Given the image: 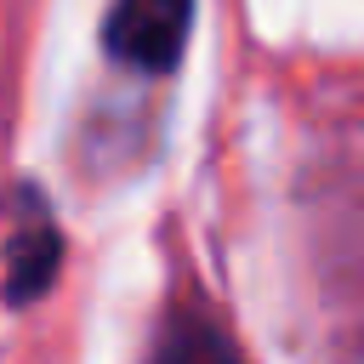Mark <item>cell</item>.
<instances>
[{
	"label": "cell",
	"mask_w": 364,
	"mask_h": 364,
	"mask_svg": "<svg viewBox=\"0 0 364 364\" xmlns=\"http://www.w3.org/2000/svg\"><path fill=\"white\" fill-rule=\"evenodd\" d=\"M347 364H364V341H358V353H353V358H347Z\"/></svg>",
	"instance_id": "277c9868"
},
{
	"label": "cell",
	"mask_w": 364,
	"mask_h": 364,
	"mask_svg": "<svg viewBox=\"0 0 364 364\" xmlns=\"http://www.w3.org/2000/svg\"><path fill=\"white\" fill-rule=\"evenodd\" d=\"M63 262V233L51 228V210L34 188L17 193V222L6 239V301H34Z\"/></svg>",
	"instance_id": "7a4b0ae2"
},
{
	"label": "cell",
	"mask_w": 364,
	"mask_h": 364,
	"mask_svg": "<svg viewBox=\"0 0 364 364\" xmlns=\"http://www.w3.org/2000/svg\"><path fill=\"white\" fill-rule=\"evenodd\" d=\"M188 23H193V0H114L102 23V46L114 63L136 74H165L182 57Z\"/></svg>",
	"instance_id": "6da1fadb"
},
{
	"label": "cell",
	"mask_w": 364,
	"mask_h": 364,
	"mask_svg": "<svg viewBox=\"0 0 364 364\" xmlns=\"http://www.w3.org/2000/svg\"><path fill=\"white\" fill-rule=\"evenodd\" d=\"M148 364H245V358H239V347L228 341V330H222L216 318L182 313V318H171V324L159 330Z\"/></svg>",
	"instance_id": "3957f363"
}]
</instances>
